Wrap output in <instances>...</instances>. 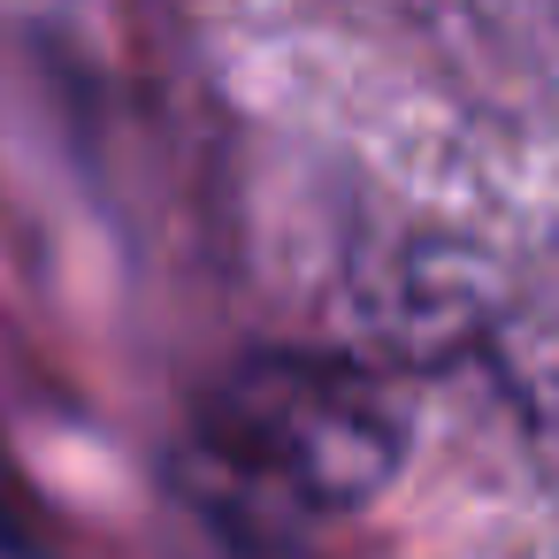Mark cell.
I'll return each mask as SVG.
<instances>
[{
  "label": "cell",
  "instance_id": "cell-1",
  "mask_svg": "<svg viewBox=\"0 0 559 559\" xmlns=\"http://www.w3.org/2000/svg\"><path fill=\"white\" fill-rule=\"evenodd\" d=\"M399 460L406 406L345 353H253L200 399V467L253 513H353Z\"/></svg>",
  "mask_w": 559,
  "mask_h": 559
},
{
  "label": "cell",
  "instance_id": "cell-2",
  "mask_svg": "<svg viewBox=\"0 0 559 559\" xmlns=\"http://www.w3.org/2000/svg\"><path fill=\"white\" fill-rule=\"evenodd\" d=\"M345 9H360V16H376V24H429L444 0H345Z\"/></svg>",
  "mask_w": 559,
  "mask_h": 559
}]
</instances>
